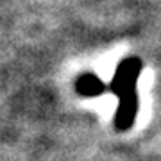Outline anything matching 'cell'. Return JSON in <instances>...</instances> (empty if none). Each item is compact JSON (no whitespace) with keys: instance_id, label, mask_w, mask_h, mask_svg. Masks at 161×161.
Masks as SVG:
<instances>
[{"instance_id":"cell-1","label":"cell","mask_w":161,"mask_h":161,"mask_svg":"<svg viewBox=\"0 0 161 161\" xmlns=\"http://www.w3.org/2000/svg\"><path fill=\"white\" fill-rule=\"evenodd\" d=\"M143 70V61L138 56L124 58L115 70V75L109 82V90L115 93L120 104L115 116V125L120 131H125L132 125L136 111H138V95L136 82Z\"/></svg>"},{"instance_id":"cell-2","label":"cell","mask_w":161,"mask_h":161,"mask_svg":"<svg viewBox=\"0 0 161 161\" xmlns=\"http://www.w3.org/2000/svg\"><path fill=\"white\" fill-rule=\"evenodd\" d=\"M109 86H106L100 77L95 74H82L79 75V79L75 80V90L82 97H98L102 95Z\"/></svg>"}]
</instances>
